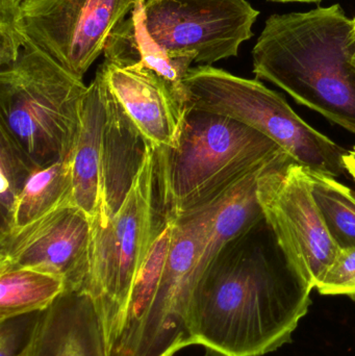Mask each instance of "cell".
<instances>
[{"mask_svg": "<svg viewBox=\"0 0 355 356\" xmlns=\"http://www.w3.org/2000/svg\"><path fill=\"white\" fill-rule=\"evenodd\" d=\"M313 286L262 219L229 242L194 290L191 334L206 356H262L291 341Z\"/></svg>", "mask_w": 355, "mask_h": 356, "instance_id": "6da1fadb", "label": "cell"}, {"mask_svg": "<svg viewBox=\"0 0 355 356\" xmlns=\"http://www.w3.org/2000/svg\"><path fill=\"white\" fill-rule=\"evenodd\" d=\"M252 60L258 79L355 135V31L339 3L269 17Z\"/></svg>", "mask_w": 355, "mask_h": 356, "instance_id": "7a4b0ae2", "label": "cell"}, {"mask_svg": "<svg viewBox=\"0 0 355 356\" xmlns=\"http://www.w3.org/2000/svg\"><path fill=\"white\" fill-rule=\"evenodd\" d=\"M283 154L272 140L235 119L188 110L176 146L156 149L163 213L172 220L187 217Z\"/></svg>", "mask_w": 355, "mask_h": 356, "instance_id": "3957f363", "label": "cell"}, {"mask_svg": "<svg viewBox=\"0 0 355 356\" xmlns=\"http://www.w3.org/2000/svg\"><path fill=\"white\" fill-rule=\"evenodd\" d=\"M88 87L25 42L0 72V127L35 168L67 161L81 124Z\"/></svg>", "mask_w": 355, "mask_h": 356, "instance_id": "277c9868", "label": "cell"}, {"mask_svg": "<svg viewBox=\"0 0 355 356\" xmlns=\"http://www.w3.org/2000/svg\"><path fill=\"white\" fill-rule=\"evenodd\" d=\"M164 220L156 149L148 144L126 198L104 225L91 224L85 292L95 302L108 351L120 336L135 278Z\"/></svg>", "mask_w": 355, "mask_h": 356, "instance_id": "5b68a950", "label": "cell"}, {"mask_svg": "<svg viewBox=\"0 0 355 356\" xmlns=\"http://www.w3.org/2000/svg\"><path fill=\"white\" fill-rule=\"evenodd\" d=\"M185 110L214 113L260 131L308 170L338 177L345 149L300 118L285 98L258 79L200 65L183 79Z\"/></svg>", "mask_w": 355, "mask_h": 356, "instance_id": "8992f818", "label": "cell"}, {"mask_svg": "<svg viewBox=\"0 0 355 356\" xmlns=\"http://www.w3.org/2000/svg\"><path fill=\"white\" fill-rule=\"evenodd\" d=\"M220 197L204 209L174 220L164 272L149 311L129 344L114 356H175L193 346L191 307L197 266Z\"/></svg>", "mask_w": 355, "mask_h": 356, "instance_id": "52a82bcc", "label": "cell"}, {"mask_svg": "<svg viewBox=\"0 0 355 356\" xmlns=\"http://www.w3.org/2000/svg\"><path fill=\"white\" fill-rule=\"evenodd\" d=\"M256 193L265 220L283 252L311 286L317 288L340 248L313 197L306 168L289 154H283L263 171Z\"/></svg>", "mask_w": 355, "mask_h": 356, "instance_id": "ba28073f", "label": "cell"}, {"mask_svg": "<svg viewBox=\"0 0 355 356\" xmlns=\"http://www.w3.org/2000/svg\"><path fill=\"white\" fill-rule=\"evenodd\" d=\"M150 37L171 56L212 66L251 39L260 10L247 0H143Z\"/></svg>", "mask_w": 355, "mask_h": 356, "instance_id": "9c48e42d", "label": "cell"}, {"mask_svg": "<svg viewBox=\"0 0 355 356\" xmlns=\"http://www.w3.org/2000/svg\"><path fill=\"white\" fill-rule=\"evenodd\" d=\"M140 0H25L20 29L29 43L83 81L108 38Z\"/></svg>", "mask_w": 355, "mask_h": 356, "instance_id": "30bf717a", "label": "cell"}, {"mask_svg": "<svg viewBox=\"0 0 355 356\" xmlns=\"http://www.w3.org/2000/svg\"><path fill=\"white\" fill-rule=\"evenodd\" d=\"M90 241L91 220L68 200L24 227L0 236V269L47 272L62 277L66 291H85Z\"/></svg>", "mask_w": 355, "mask_h": 356, "instance_id": "8fae6325", "label": "cell"}, {"mask_svg": "<svg viewBox=\"0 0 355 356\" xmlns=\"http://www.w3.org/2000/svg\"><path fill=\"white\" fill-rule=\"evenodd\" d=\"M110 93L133 127L154 149L176 146L185 106L170 85L154 71L138 67H99Z\"/></svg>", "mask_w": 355, "mask_h": 356, "instance_id": "7c38bea8", "label": "cell"}, {"mask_svg": "<svg viewBox=\"0 0 355 356\" xmlns=\"http://www.w3.org/2000/svg\"><path fill=\"white\" fill-rule=\"evenodd\" d=\"M28 356H110L95 302L85 291H65L42 313Z\"/></svg>", "mask_w": 355, "mask_h": 356, "instance_id": "4fadbf2b", "label": "cell"}, {"mask_svg": "<svg viewBox=\"0 0 355 356\" xmlns=\"http://www.w3.org/2000/svg\"><path fill=\"white\" fill-rule=\"evenodd\" d=\"M104 85L106 122L102 143L101 203L97 216L91 221L96 225H104L120 209L143 164L148 147L147 142L110 93L106 79Z\"/></svg>", "mask_w": 355, "mask_h": 356, "instance_id": "5bb4252c", "label": "cell"}, {"mask_svg": "<svg viewBox=\"0 0 355 356\" xmlns=\"http://www.w3.org/2000/svg\"><path fill=\"white\" fill-rule=\"evenodd\" d=\"M106 85L98 69L83 100L81 124L70 167V201L93 220L99 211L102 193V143L106 122Z\"/></svg>", "mask_w": 355, "mask_h": 356, "instance_id": "9a60e30c", "label": "cell"}, {"mask_svg": "<svg viewBox=\"0 0 355 356\" xmlns=\"http://www.w3.org/2000/svg\"><path fill=\"white\" fill-rule=\"evenodd\" d=\"M104 54V62L114 66L154 71L172 87L185 108L183 79L195 60L192 56H171L150 37L144 19L143 0L113 31Z\"/></svg>", "mask_w": 355, "mask_h": 356, "instance_id": "2e32d148", "label": "cell"}, {"mask_svg": "<svg viewBox=\"0 0 355 356\" xmlns=\"http://www.w3.org/2000/svg\"><path fill=\"white\" fill-rule=\"evenodd\" d=\"M173 229L174 220L169 219L165 216L147 257L135 278L122 330L110 348V356L116 355L129 344L149 311L164 272L165 264L172 241Z\"/></svg>", "mask_w": 355, "mask_h": 356, "instance_id": "e0dca14e", "label": "cell"}, {"mask_svg": "<svg viewBox=\"0 0 355 356\" xmlns=\"http://www.w3.org/2000/svg\"><path fill=\"white\" fill-rule=\"evenodd\" d=\"M67 290L60 276L31 268L0 269V320L47 309Z\"/></svg>", "mask_w": 355, "mask_h": 356, "instance_id": "ac0fdd59", "label": "cell"}, {"mask_svg": "<svg viewBox=\"0 0 355 356\" xmlns=\"http://www.w3.org/2000/svg\"><path fill=\"white\" fill-rule=\"evenodd\" d=\"M70 195L68 160L38 169L29 178L17 200L12 230L24 227L43 217L58 205L70 200Z\"/></svg>", "mask_w": 355, "mask_h": 356, "instance_id": "d6986e66", "label": "cell"}, {"mask_svg": "<svg viewBox=\"0 0 355 356\" xmlns=\"http://www.w3.org/2000/svg\"><path fill=\"white\" fill-rule=\"evenodd\" d=\"M313 197L340 250L355 248V192L336 177L306 169Z\"/></svg>", "mask_w": 355, "mask_h": 356, "instance_id": "ffe728a7", "label": "cell"}, {"mask_svg": "<svg viewBox=\"0 0 355 356\" xmlns=\"http://www.w3.org/2000/svg\"><path fill=\"white\" fill-rule=\"evenodd\" d=\"M35 170L22 148L0 127V236L13 229L17 200Z\"/></svg>", "mask_w": 355, "mask_h": 356, "instance_id": "44dd1931", "label": "cell"}, {"mask_svg": "<svg viewBox=\"0 0 355 356\" xmlns=\"http://www.w3.org/2000/svg\"><path fill=\"white\" fill-rule=\"evenodd\" d=\"M42 312L0 320V356H26L35 340Z\"/></svg>", "mask_w": 355, "mask_h": 356, "instance_id": "7402d4cb", "label": "cell"}, {"mask_svg": "<svg viewBox=\"0 0 355 356\" xmlns=\"http://www.w3.org/2000/svg\"><path fill=\"white\" fill-rule=\"evenodd\" d=\"M25 0H0V66L16 62L26 38L20 29V8Z\"/></svg>", "mask_w": 355, "mask_h": 356, "instance_id": "603a6c76", "label": "cell"}, {"mask_svg": "<svg viewBox=\"0 0 355 356\" xmlns=\"http://www.w3.org/2000/svg\"><path fill=\"white\" fill-rule=\"evenodd\" d=\"M316 289L322 295H346L355 300V248L340 250Z\"/></svg>", "mask_w": 355, "mask_h": 356, "instance_id": "cb8c5ba5", "label": "cell"}, {"mask_svg": "<svg viewBox=\"0 0 355 356\" xmlns=\"http://www.w3.org/2000/svg\"><path fill=\"white\" fill-rule=\"evenodd\" d=\"M343 165L345 170L352 175L355 181V147L344 154Z\"/></svg>", "mask_w": 355, "mask_h": 356, "instance_id": "d4e9b609", "label": "cell"}, {"mask_svg": "<svg viewBox=\"0 0 355 356\" xmlns=\"http://www.w3.org/2000/svg\"><path fill=\"white\" fill-rule=\"evenodd\" d=\"M271 1H277V2H308V3H311V2H320L322 0H271Z\"/></svg>", "mask_w": 355, "mask_h": 356, "instance_id": "484cf974", "label": "cell"}, {"mask_svg": "<svg viewBox=\"0 0 355 356\" xmlns=\"http://www.w3.org/2000/svg\"><path fill=\"white\" fill-rule=\"evenodd\" d=\"M352 22H354V31H355V17L352 19Z\"/></svg>", "mask_w": 355, "mask_h": 356, "instance_id": "4316f807", "label": "cell"}, {"mask_svg": "<svg viewBox=\"0 0 355 356\" xmlns=\"http://www.w3.org/2000/svg\"><path fill=\"white\" fill-rule=\"evenodd\" d=\"M26 356H28V355H27Z\"/></svg>", "mask_w": 355, "mask_h": 356, "instance_id": "83f0119b", "label": "cell"}]
</instances>
